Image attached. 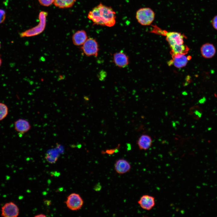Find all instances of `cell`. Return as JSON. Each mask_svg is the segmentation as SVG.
Wrapping results in <instances>:
<instances>
[{
    "label": "cell",
    "mask_w": 217,
    "mask_h": 217,
    "mask_svg": "<svg viewBox=\"0 0 217 217\" xmlns=\"http://www.w3.org/2000/svg\"><path fill=\"white\" fill-rule=\"evenodd\" d=\"M87 18L94 24L109 27L114 26L116 22L115 12L111 7L101 3L89 11Z\"/></svg>",
    "instance_id": "obj_1"
},
{
    "label": "cell",
    "mask_w": 217,
    "mask_h": 217,
    "mask_svg": "<svg viewBox=\"0 0 217 217\" xmlns=\"http://www.w3.org/2000/svg\"><path fill=\"white\" fill-rule=\"evenodd\" d=\"M48 12L44 11H40L39 15V22L35 27L27 30L20 34L21 37H30L37 36L44 30L46 25Z\"/></svg>",
    "instance_id": "obj_2"
},
{
    "label": "cell",
    "mask_w": 217,
    "mask_h": 217,
    "mask_svg": "<svg viewBox=\"0 0 217 217\" xmlns=\"http://www.w3.org/2000/svg\"><path fill=\"white\" fill-rule=\"evenodd\" d=\"M155 13L149 8H141L138 9L136 13V18L140 24L143 26L149 25L153 21Z\"/></svg>",
    "instance_id": "obj_3"
},
{
    "label": "cell",
    "mask_w": 217,
    "mask_h": 217,
    "mask_svg": "<svg viewBox=\"0 0 217 217\" xmlns=\"http://www.w3.org/2000/svg\"><path fill=\"white\" fill-rule=\"evenodd\" d=\"M81 49L87 56L97 57L99 50V45L96 39L93 38H88L81 46Z\"/></svg>",
    "instance_id": "obj_4"
},
{
    "label": "cell",
    "mask_w": 217,
    "mask_h": 217,
    "mask_svg": "<svg viewBox=\"0 0 217 217\" xmlns=\"http://www.w3.org/2000/svg\"><path fill=\"white\" fill-rule=\"evenodd\" d=\"M67 207L72 211H77L82 207L83 201L78 194L73 193L67 197L65 202Z\"/></svg>",
    "instance_id": "obj_5"
},
{
    "label": "cell",
    "mask_w": 217,
    "mask_h": 217,
    "mask_svg": "<svg viewBox=\"0 0 217 217\" xmlns=\"http://www.w3.org/2000/svg\"><path fill=\"white\" fill-rule=\"evenodd\" d=\"M165 33L166 36V40L171 48L184 44V36L181 33L175 32H166Z\"/></svg>",
    "instance_id": "obj_6"
},
{
    "label": "cell",
    "mask_w": 217,
    "mask_h": 217,
    "mask_svg": "<svg viewBox=\"0 0 217 217\" xmlns=\"http://www.w3.org/2000/svg\"><path fill=\"white\" fill-rule=\"evenodd\" d=\"M19 209L14 203H5L1 208V215L4 217H16L19 215Z\"/></svg>",
    "instance_id": "obj_7"
},
{
    "label": "cell",
    "mask_w": 217,
    "mask_h": 217,
    "mask_svg": "<svg viewBox=\"0 0 217 217\" xmlns=\"http://www.w3.org/2000/svg\"><path fill=\"white\" fill-rule=\"evenodd\" d=\"M113 61L115 65L120 68H124L129 63L128 56L123 51L115 53L113 55Z\"/></svg>",
    "instance_id": "obj_8"
},
{
    "label": "cell",
    "mask_w": 217,
    "mask_h": 217,
    "mask_svg": "<svg viewBox=\"0 0 217 217\" xmlns=\"http://www.w3.org/2000/svg\"><path fill=\"white\" fill-rule=\"evenodd\" d=\"M186 54H177L172 55V60L169 63V65L173 64L176 68H180L185 66L190 57L187 56Z\"/></svg>",
    "instance_id": "obj_9"
},
{
    "label": "cell",
    "mask_w": 217,
    "mask_h": 217,
    "mask_svg": "<svg viewBox=\"0 0 217 217\" xmlns=\"http://www.w3.org/2000/svg\"><path fill=\"white\" fill-rule=\"evenodd\" d=\"M138 203L143 209L150 210L155 205V199L153 196L148 195H144L140 197Z\"/></svg>",
    "instance_id": "obj_10"
},
{
    "label": "cell",
    "mask_w": 217,
    "mask_h": 217,
    "mask_svg": "<svg viewBox=\"0 0 217 217\" xmlns=\"http://www.w3.org/2000/svg\"><path fill=\"white\" fill-rule=\"evenodd\" d=\"M114 166L115 171L120 174H124L129 172L131 167L130 163L124 159H120L117 160Z\"/></svg>",
    "instance_id": "obj_11"
},
{
    "label": "cell",
    "mask_w": 217,
    "mask_h": 217,
    "mask_svg": "<svg viewBox=\"0 0 217 217\" xmlns=\"http://www.w3.org/2000/svg\"><path fill=\"white\" fill-rule=\"evenodd\" d=\"M215 48L212 44L206 43L203 44L200 48V52L203 57L206 58H210L215 55Z\"/></svg>",
    "instance_id": "obj_12"
},
{
    "label": "cell",
    "mask_w": 217,
    "mask_h": 217,
    "mask_svg": "<svg viewBox=\"0 0 217 217\" xmlns=\"http://www.w3.org/2000/svg\"><path fill=\"white\" fill-rule=\"evenodd\" d=\"M14 126L15 129L21 134L27 132L31 128L29 122L23 119H19L15 121Z\"/></svg>",
    "instance_id": "obj_13"
},
{
    "label": "cell",
    "mask_w": 217,
    "mask_h": 217,
    "mask_svg": "<svg viewBox=\"0 0 217 217\" xmlns=\"http://www.w3.org/2000/svg\"><path fill=\"white\" fill-rule=\"evenodd\" d=\"M88 39L86 32L83 30H79L75 32L72 36L73 44L76 46H81Z\"/></svg>",
    "instance_id": "obj_14"
},
{
    "label": "cell",
    "mask_w": 217,
    "mask_h": 217,
    "mask_svg": "<svg viewBox=\"0 0 217 217\" xmlns=\"http://www.w3.org/2000/svg\"><path fill=\"white\" fill-rule=\"evenodd\" d=\"M152 140L151 137L147 134H142L138 138L137 143L140 150H146L151 146Z\"/></svg>",
    "instance_id": "obj_15"
},
{
    "label": "cell",
    "mask_w": 217,
    "mask_h": 217,
    "mask_svg": "<svg viewBox=\"0 0 217 217\" xmlns=\"http://www.w3.org/2000/svg\"><path fill=\"white\" fill-rule=\"evenodd\" d=\"M76 0H54L53 4L60 8H66L73 6Z\"/></svg>",
    "instance_id": "obj_16"
},
{
    "label": "cell",
    "mask_w": 217,
    "mask_h": 217,
    "mask_svg": "<svg viewBox=\"0 0 217 217\" xmlns=\"http://www.w3.org/2000/svg\"><path fill=\"white\" fill-rule=\"evenodd\" d=\"M189 113L193 118L196 120H198L202 116V110L199 106L195 105L190 108Z\"/></svg>",
    "instance_id": "obj_17"
},
{
    "label": "cell",
    "mask_w": 217,
    "mask_h": 217,
    "mask_svg": "<svg viewBox=\"0 0 217 217\" xmlns=\"http://www.w3.org/2000/svg\"><path fill=\"white\" fill-rule=\"evenodd\" d=\"M171 49V55L177 54H186L189 49L187 46L184 44L174 47Z\"/></svg>",
    "instance_id": "obj_18"
},
{
    "label": "cell",
    "mask_w": 217,
    "mask_h": 217,
    "mask_svg": "<svg viewBox=\"0 0 217 217\" xmlns=\"http://www.w3.org/2000/svg\"><path fill=\"white\" fill-rule=\"evenodd\" d=\"M58 154L54 150H51L48 152L45 157L47 161L51 164H54L57 160Z\"/></svg>",
    "instance_id": "obj_19"
},
{
    "label": "cell",
    "mask_w": 217,
    "mask_h": 217,
    "mask_svg": "<svg viewBox=\"0 0 217 217\" xmlns=\"http://www.w3.org/2000/svg\"><path fill=\"white\" fill-rule=\"evenodd\" d=\"M8 112V109L7 105L3 103L0 102V121L7 116Z\"/></svg>",
    "instance_id": "obj_20"
},
{
    "label": "cell",
    "mask_w": 217,
    "mask_h": 217,
    "mask_svg": "<svg viewBox=\"0 0 217 217\" xmlns=\"http://www.w3.org/2000/svg\"><path fill=\"white\" fill-rule=\"evenodd\" d=\"M40 4L44 6H49L53 3L54 0H38Z\"/></svg>",
    "instance_id": "obj_21"
},
{
    "label": "cell",
    "mask_w": 217,
    "mask_h": 217,
    "mask_svg": "<svg viewBox=\"0 0 217 217\" xmlns=\"http://www.w3.org/2000/svg\"><path fill=\"white\" fill-rule=\"evenodd\" d=\"M6 17L5 11L2 9H0V24L4 22Z\"/></svg>",
    "instance_id": "obj_22"
},
{
    "label": "cell",
    "mask_w": 217,
    "mask_h": 217,
    "mask_svg": "<svg viewBox=\"0 0 217 217\" xmlns=\"http://www.w3.org/2000/svg\"><path fill=\"white\" fill-rule=\"evenodd\" d=\"M120 145H118V147L115 149L106 150L105 151L102 152V154H112L115 153L118 150Z\"/></svg>",
    "instance_id": "obj_23"
},
{
    "label": "cell",
    "mask_w": 217,
    "mask_h": 217,
    "mask_svg": "<svg viewBox=\"0 0 217 217\" xmlns=\"http://www.w3.org/2000/svg\"><path fill=\"white\" fill-rule=\"evenodd\" d=\"M211 23L213 27L217 30V15L212 18L211 20Z\"/></svg>",
    "instance_id": "obj_24"
},
{
    "label": "cell",
    "mask_w": 217,
    "mask_h": 217,
    "mask_svg": "<svg viewBox=\"0 0 217 217\" xmlns=\"http://www.w3.org/2000/svg\"><path fill=\"white\" fill-rule=\"evenodd\" d=\"M46 216L44 214H38L35 216V217H46Z\"/></svg>",
    "instance_id": "obj_25"
},
{
    "label": "cell",
    "mask_w": 217,
    "mask_h": 217,
    "mask_svg": "<svg viewBox=\"0 0 217 217\" xmlns=\"http://www.w3.org/2000/svg\"><path fill=\"white\" fill-rule=\"evenodd\" d=\"M1 64H2V60H1V58H0V66L1 65Z\"/></svg>",
    "instance_id": "obj_26"
},
{
    "label": "cell",
    "mask_w": 217,
    "mask_h": 217,
    "mask_svg": "<svg viewBox=\"0 0 217 217\" xmlns=\"http://www.w3.org/2000/svg\"><path fill=\"white\" fill-rule=\"evenodd\" d=\"M0 47H1V44H0Z\"/></svg>",
    "instance_id": "obj_27"
}]
</instances>
